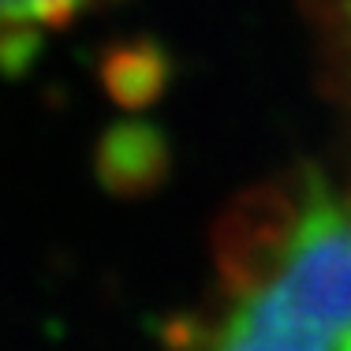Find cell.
Here are the masks:
<instances>
[{"label": "cell", "instance_id": "cell-1", "mask_svg": "<svg viewBox=\"0 0 351 351\" xmlns=\"http://www.w3.org/2000/svg\"><path fill=\"white\" fill-rule=\"evenodd\" d=\"M191 340L351 351V169H299L232 206Z\"/></svg>", "mask_w": 351, "mask_h": 351}, {"label": "cell", "instance_id": "cell-3", "mask_svg": "<svg viewBox=\"0 0 351 351\" xmlns=\"http://www.w3.org/2000/svg\"><path fill=\"white\" fill-rule=\"evenodd\" d=\"M94 4L97 0H0V53L30 45Z\"/></svg>", "mask_w": 351, "mask_h": 351}, {"label": "cell", "instance_id": "cell-2", "mask_svg": "<svg viewBox=\"0 0 351 351\" xmlns=\"http://www.w3.org/2000/svg\"><path fill=\"white\" fill-rule=\"evenodd\" d=\"M311 23L317 34L322 90L337 108V116L344 120L351 149V0H311Z\"/></svg>", "mask_w": 351, "mask_h": 351}]
</instances>
